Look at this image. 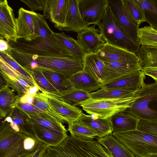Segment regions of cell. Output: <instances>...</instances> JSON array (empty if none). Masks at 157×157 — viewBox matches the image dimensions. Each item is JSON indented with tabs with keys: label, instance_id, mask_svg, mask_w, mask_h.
Returning a JSON list of instances; mask_svg holds the SVG:
<instances>
[{
	"label": "cell",
	"instance_id": "6da1fadb",
	"mask_svg": "<svg viewBox=\"0 0 157 157\" xmlns=\"http://www.w3.org/2000/svg\"><path fill=\"white\" fill-rule=\"evenodd\" d=\"M39 24V36L30 41L18 39L16 42H10L9 43L11 48L18 52L40 56H72L54 36V32L50 29L45 18L40 14Z\"/></svg>",
	"mask_w": 157,
	"mask_h": 157
},
{
	"label": "cell",
	"instance_id": "7a4b0ae2",
	"mask_svg": "<svg viewBox=\"0 0 157 157\" xmlns=\"http://www.w3.org/2000/svg\"><path fill=\"white\" fill-rule=\"evenodd\" d=\"M42 157H113L97 140L75 138L71 135L56 147H49Z\"/></svg>",
	"mask_w": 157,
	"mask_h": 157
},
{
	"label": "cell",
	"instance_id": "3957f363",
	"mask_svg": "<svg viewBox=\"0 0 157 157\" xmlns=\"http://www.w3.org/2000/svg\"><path fill=\"white\" fill-rule=\"evenodd\" d=\"M21 56L26 65L32 62L37 65L38 67L55 71L68 78L82 71L84 67L83 58L72 56H40L22 52Z\"/></svg>",
	"mask_w": 157,
	"mask_h": 157
},
{
	"label": "cell",
	"instance_id": "277c9868",
	"mask_svg": "<svg viewBox=\"0 0 157 157\" xmlns=\"http://www.w3.org/2000/svg\"><path fill=\"white\" fill-rule=\"evenodd\" d=\"M136 94L138 98L125 110L140 120L157 121V84H145Z\"/></svg>",
	"mask_w": 157,
	"mask_h": 157
},
{
	"label": "cell",
	"instance_id": "5b68a950",
	"mask_svg": "<svg viewBox=\"0 0 157 157\" xmlns=\"http://www.w3.org/2000/svg\"><path fill=\"white\" fill-rule=\"evenodd\" d=\"M113 135L136 157L157 155V136L137 129L114 132Z\"/></svg>",
	"mask_w": 157,
	"mask_h": 157
},
{
	"label": "cell",
	"instance_id": "8992f818",
	"mask_svg": "<svg viewBox=\"0 0 157 157\" xmlns=\"http://www.w3.org/2000/svg\"><path fill=\"white\" fill-rule=\"evenodd\" d=\"M97 25L106 43L136 54L140 45L126 36L116 23L109 6L101 22Z\"/></svg>",
	"mask_w": 157,
	"mask_h": 157
},
{
	"label": "cell",
	"instance_id": "52a82bcc",
	"mask_svg": "<svg viewBox=\"0 0 157 157\" xmlns=\"http://www.w3.org/2000/svg\"><path fill=\"white\" fill-rule=\"evenodd\" d=\"M137 98L138 96L135 94L133 97L122 98H90L80 106L88 114L101 118L107 119L129 107Z\"/></svg>",
	"mask_w": 157,
	"mask_h": 157
},
{
	"label": "cell",
	"instance_id": "ba28073f",
	"mask_svg": "<svg viewBox=\"0 0 157 157\" xmlns=\"http://www.w3.org/2000/svg\"><path fill=\"white\" fill-rule=\"evenodd\" d=\"M83 71L102 85L123 76L106 65L96 53L86 54L83 58Z\"/></svg>",
	"mask_w": 157,
	"mask_h": 157
},
{
	"label": "cell",
	"instance_id": "9c48e42d",
	"mask_svg": "<svg viewBox=\"0 0 157 157\" xmlns=\"http://www.w3.org/2000/svg\"><path fill=\"white\" fill-rule=\"evenodd\" d=\"M107 5L119 27L128 37L140 45L138 36L139 25L128 14L123 0H107Z\"/></svg>",
	"mask_w": 157,
	"mask_h": 157
},
{
	"label": "cell",
	"instance_id": "30bf717a",
	"mask_svg": "<svg viewBox=\"0 0 157 157\" xmlns=\"http://www.w3.org/2000/svg\"><path fill=\"white\" fill-rule=\"evenodd\" d=\"M16 18L17 39L30 41L40 36V14L20 8Z\"/></svg>",
	"mask_w": 157,
	"mask_h": 157
},
{
	"label": "cell",
	"instance_id": "8fae6325",
	"mask_svg": "<svg viewBox=\"0 0 157 157\" xmlns=\"http://www.w3.org/2000/svg\"><path fill=\"white\" fill-rule=\"evenodd\" d=\"M50 106L64 119L68 124L78 121L83 112L79 108L63 101L61 97L39 88Z\"/></svg>",
	"mask_w": 157,
	"mask_h": 157
},
{
	"label": "cell",
	"instance_id": "7c38bea8",
	"mask_svg": "<svg viewBox=\"0 0 157 157\" xmlns=\"http://www.w3.org/2000/svg\"><path fill=\"white\" fill-rule=\"evenodd\" d=\"M0 39L8 43L17 39L16 18L6 0H0Z\"/></svg>",
	"mask_w": 157,
	"mask_h": 157
},
{
	"label": "cell",
	"instance_id": "4fadbf2b",
	"mask_svg": "<svg viewBox=\"0 0 157 157\" xmlns=\"http://www.w3.org/2000/svg\"><path fill=\"white\" fill-rule=\"evenodd\" d=\"M78 3L82 18L90 25L101 22L107 6V0H78Z\"/></svg>",
	"mask_w": 157,
	"mask_h": 157
},
{
	"label": "cell",
	"instance_id": "5bb4252c",
	"mask_svg": "<svg viewBox=\"0 0 157 157\" xmlns=\"http://www.w3.org/2000/svg\"><path fill=\"white\" fill-rule=\"evenodd\" d=\"M94 25L77 33V41L86 54L96 53L106 42Z\"/></svg>",
	"mask_w": 157,
	"mask_h": 157
},
{
	"label": "cell",
	"instance_id": "9a60e30c",
	"mask_svg": "<svg viewBox=\"0 0 157 157\" xmlns=\"http://www.w3.org/2000/svg\"><path fill=\"white\" fill-rule=\"evenodd\" d=\"M103 62L116 61L132 64L140 63L136 55L106 43L96 53Z\"/></svg>",
	"mask_w": 157,
	"mask_h": 157
},
{
	"label": "cell",
	"instance_id": "2e32d148",
	"mask_svg": "<svg viewBox=\"0 0 157 157\" xmlns=\"http://www.w3.org/2000/svg\"><path fill=\"white\" fill-rule=\"evenodd\" d=\"M68 0H48V5L43 16L54 24L60 31L66 27V18Z\"/></svg>",
	"mask_w": 157,
	"mask_h": 157
},
{
	"label": "cell",
	"instance_id": "e0dca14e",
	"mask_svg": "<svg viewBox=\"0 0 157 157\" xmlns=\"http://www.w3.org/2000/svg\"><path fill=\"white\" fill-rule=\"evenodd\" d=\"M145 75L142 70H139L114 81L104 84L102 88L137 91L145 84Z\"/></svg>",
	"mask_w": 157,
	"mask_h": 157
},
{
	"label": "cell",
	"instance_id": "ac0fdd59",
	"mask_svg": "<svg viewBox=\"0 0 157 157\" xmlns=\"http://www.w3.org/2000/svg\"><path fill=\"white\" fill-rule=\"evenodd\" d=\"M4 121L8 123L14 131L34 136L29 117L24 111L15 107Z\"/></svg>",
	"mask_w": 157,
	"mask_h": 157
},
{
	"label": "cell",
	"instance_id": "d6986e66",
	"mask_svg": "<svg viewBox=\"0 0 157 157\" xmlns=\"http://www.w3.org/2000/svg\"><path fill=\"white\" fill-rule=\"evenodd\" d=\"M33 133L38 141L49 147H56L67 138V133L48 129L37 124H30Z\"/></svg>",
	"mask_w": 157,
	"mask_h": 157
},
{
	"label": "cell",
	"instance_id": "ffe728a7",
	"mask_svg": "<svg viewBox=\"0 0 157 157\" xmlns=\"http://www.w3.org/2000/svg\"><path fill=\"white\" fill-rule=\"evenodd\" d=\"M78 121L96 133L98 138H102L113 133L110 117L95 118L82 112Z\"/></svg>",
	"mask_w": 157,
	"mask_h": 157
},
{
	"label": "cell",
	"instance_id": "44dd1931",
	"mask_svg": "<svg viewBox=\"0 0 157 157\" xmlns=\"http://www.w3.org/2000/svg\"><path fill=\"white\" fill-rule=\"evenodd\" d=\"M66 27L63 31L78 33L89 27L90 25L82 18L79 10L78 0H68L66 18Z\"/></svg>",
	"mask_w": 157,
	"mask_h": 157
},
{
	"label": "cell",
	"instance_id": "7402d4cb",
	"mask_svg": "<svg viewBox=\"0 0 157 157\" xmlns=\"http://www.w3.org/2000/svg\"><path fill=\"white\" fill-rule=\"evenodd\" d=\"M110 119L113 132L137 129L140 121L125 110L114 114Z\"/></svg>",
	"mask_w": 157,
	"mask_h": 157
},
{
	"label": "cell",
	"instance_id": "603a6c76",
	"mask_svg": "<svg viewBox=\"0 0 157 157\" xmlns=\"http://www.w3.org/2000/svg\"><path fill=\"white\" fill-rule=\"evenodd\" d=\"M24 111L29 117L30 124H37L48 129L63 133L67 132L62 122L47 113Z\"/></svg>",
	"mask_w": 157,
	"mask_h": 157
},
{
	"label": "cell",
	"instance_id": "cb8c5ba5",
	"mask_svg": "<svg viewBox=\"0 0 157 157\" xmlns=\"http://www.w3.org/2000/svg\"><path fill=\"white\" fill-rule=\"evenodd\" d=\"M97 139L98 142L107 149L113 157H136L113 133Z\"/></svg>",
	"mask_w": 157,
	"mask_h": 157
},
{
	"label": "cell",
	"instance_id": "d4e9b609",
	"mask_svg": "<svg viewBox=\"0 0 157 157\" xmlns=\"http://www.w3.org/2000/svg\"><path fill=\"white\" fill-rule=\"evenodd\" d=\"M24 94L17 93L16 95L13 91L8 87L0 89V117L5 118L16 107L18 101Z\"/></svg>",
	"mask_w": 157,
	"mask_h": 157
},
{
	"label": "cell",
	"instance_id": "484cf974",
	"mask_svg": "<svg viewBox=\"0 0 157 157\" xmlns=\"http://www.w3.org/2000/svg\"><path fill=\"white\" fill-rule=\"evenodd\" d=\"M72 87L90 93L102 88V84L83 71L69 78Z\"/></svg>",
	"mask_w": 157,
	"mask_h": 157
},
{
	"label": "cell",
	"instance_id": "4316f807",
	"mask_svg": "<svg viewBox=\"0 0 157 157\" xmlns=\"http://www.w3.org/2000/svg\"><path fill=\"white\" fill-rule=\"evenodd\" d=\"M38 68L45 77L60 94L72 87L69 78L64 76L48 69Z\"/></svg>",
	"mask_w": 157,
	"mask_h": 157
},
{
	"label": "cell",
	"instance_id": "83f0119b",
	"mask_svg": "<svg viewBox=\"0 0 157 157\" xmlns=\"http://www.w3.org/2000/svg\"><path fill=\"white\" fill-rule=\"evenodd\" d=\"M137 91L102 88L90 94L93 99H118L133 97Z\"/></svg>",
	"mask_w": 157,
	"mask_h": 157
},
{
	"label": "cell",
	"instance_id": "f1b7e54d",
	"mask_svg": "<svg viewBox=\"0 0 157 157\" xmlns=\"http://www.w3.org/2000/svg\"><path fill=\"white\" fill-rule=\"evenodd\" d=\"M54 36L58 40L72 56L84 58L86 55L76 40L63 32H54Z\"/></svg>",
	"mask_w": 157,
	"mask_h": 157
},
{
	"label": "cell",
	"instance_id": "f546056e",
	"mask_svg": "<svg viewBox=\"0 0 157 157\" xmlns=\"http://www.w3.org/2000/svg\"><path fill=\"white\" fill-rule=\"evenodd\" d=\"M90 94L72 87L62 93L60 96L66 102L76 106L90 99Z\"/></svg>",
	"mask_w": 157,
	"mask_h": 157
},
{
	"label": "cell",
	"instance_id": "4dcf8cb0",
	"mask_svg": "<svg viewBox=\"0 0 157 157\" xmlns=\"http://www.w3.org/2000/svg\"><path fill=\"white\" fill-rule=\"evenodd\" d=\"M136 54L139 59L141 70L157 68V48L141 46Z\"/></svg>",
	"mask_w": 157,
	"mask_h": 157
},
{
	"label": "cell",
	"instance_id": "1f68e13d",
	"mask_svg": "<svg viewBox=\"0 0 157 157\" xmlns=\"http://www.w3.org/2000/svg\"><path fill=\"white\" fill-rule=\"evenodd\" d=\"M67 130L71 135L78 139L93 140L97 136V134L79 121L69 124Z\"/></svg>",
	"mask_w": 157,
	"mask_h": 157
},
{
	"label": "cell",
	"instance_id": "d6a6232c",
	"mask_svg": "<svg viewBox=\"0 0 157 157\" xmlns=\"http://www.w3.org/2000/svg\"><path fill=\"white\" fill-rule=\"evenodd\" d=\"M144 10L146 22L157 31V8L151 0H134Z\"/></svg>",
	"mask_w": 157,
	"mask_h": 157
},
{
	"label": "cell",
	"instance_id": "836d02e7",
	"mask_svg": "<svg viewBox=\"0 0 157 157\" xmlns=\"http://www.w3.org/2000/svg\"><path fill=\"white\" fill-rule=\"evenodd\" d=\"M138 36L140 45L157 48V31L150 26L139 28Z\"/></svg>",
	"mask_w": 157,
	"mask_h": 157
},
{
	"label": "cell",
	"instance_id": "e575fe53",
	"mask_svg": "<svg viewBox=\"0 0 157 157\" xmlns=\"http://www.w3.org/2000/svg\"><path fill=\"white\" fill-rule=\"evenodd\" d=\"M32 104L62 123L66 122L64 118L50 106L45 98L39 90L33 97Z\"/></svg>",
	"mask_w": 157,
	"mask_h": 157
},
{
	"label": "cell",
	"instance_id": "d590c367",
	"mask_svg": "<svg viewBox=\"0 0 157 157\" xmlns=\"http://www.w3.org/2000/svg\"><path fill=\"white\" fill-rule=\"evenodd\" d=\"M126 10L133 21L140 25L146 22L144 10L134 0H123Z\"/></svg>",
	"mask_w": 157,
	"mask_h": 157
},
{
	"label": "cell",
	"instance_id": "8d00e7d4",
	"mask_svg": "<svg viewBox=\"0 0 157 157\" xmlns=\"http://www.w3.org/2000/svg\"><path fill=\"white\" fill-rule=\"evenodd\" d=\"M30 73L35 83L40 89L60 96V94L45 77L39 68L32 70Z\"/></svg>",
	"mask_w": 157,
	"mask_h": 157
},
{
	"label": "cell",
	"instance_id": "74e56055",
	"mask_svg": "<svg viewBox=\"0 0 157 157\" xmlns=\"http://www.w3.org/2000/svg\"><path fill=\"white\" fill-rule=\"evenodd\" d=\"M104 62L106 65L123 76L141 70L140 63L132 64L116 61Z\"/></svg>",
	"mask_w": 157,
	"mask_h": 157
},
{
	"label": "cell",
	"instance_id": "f35d334b",
	"mask_svg": "<svg viewBox=\"0 0 157 157\" xmlns=\"http://www.w3.org/2000/svg\"><path fill=\"white\" fill-rule=\"evenodd\" d=\"M5 79L7 86L12 88L16 90L17 93L23 94H27L31 87L22 79H17L9 76L3 72L0 71V74Z\"/></svg>",
	"mask_w": 157,
	"mask_h": 157
},
{
	"label": "cell",
	"instance_id": "ab89813d",
	"mask_svg": "<svg viewBox=\"0 0 157 157\" xmlns=\"http://www.w3.org/2000/svg\"><path fill=\"white\" fill-rule=\"evenodd\" d=\"M0 57L13 69L30 81L35 83L29 71L20 65L6 52L0 51Z\"/></svg>",
	"mask_w": 157,
	"mask_h": 157
},
{
	"label": "cell",
	"instance_id": "60d3db41",
	"mask_svg": "<svg viewBox=\"0 0 157 157\" xmlns=\"http://www.w3.org/2000/svg\"><path fill=\"white\" fill-rule=\"evenodd\" d=\"M25 138L12 147L0 153V157H20L31 153L24 148V140Z\"/></svg>",
	"mask_w": 157,
	"mask_h": 157
},
{
	"label": "cell",
	"instance_id": "b9f144b4",
	"mask_svg": "<svg viewBox=\"0 0 157 157\" xmlns=\"http://www.w3.org/2000/svg\"><path fill=\"white\" fill-rule=\"evenodd\" d=\"M137 129L157 136V121L140 120Z\"/></svg>",
	"mask_w": 157,
	"mask_h": 157
},
{
	"label": "cell",
	"instance_id": "7bdbcfd3",
	"mask_svg": "<svg viewBox=\"0 0 157 157\" xmlns=\"http://www.w3.org/2000/svg\"><path fill=\"white\" fill-rule=\"evenodd\" d=\"M32 10H39L44 12L48 5V0H20Z\"/></svg>",
	"mask_w": 157,
	"mask_h": 157
},
{
	"label": "cell",
	"instance_id": "ee69618b",
	"mask_svg": "<svg viewBox=\"0 0 157 157\" xmlns=\"http://www.w3.org/2000/svg\"><path fill=\"white\" fill-rule=\"evenodd\" d=\"M15 107L27 112L36 113L44 112L33 104L22 103L20 101V99L18 101Z\"/></svg>",
	"mask_w": 157,
	"mask_h": 157
},
{
	"label": "cell",
	"instance_id": "f6af8a7d",
	"mask_svg": "<svg viewBox=\"0 0 157 157\" xmlns=\"http://www.w3.org/2000/svg\"><path fill=\"white\" fill-rule=\"evenodd\" d=\"M145 75L152 78L157 84V68L148 67L142 69Z\"/></svg>",
	"mask_w": 157,
	"mask_h": 157
},
{
	"label": "cell",
	"instance_id": "bcb514c9",
	"mask_svg": "<svg viewBox=\"0 0 157 157\" xmlns=\"http://www.w3.org/2000/svg\"><path fill=\"white\" fill-rule=\"evenodd\" d=\"M48 147L46 145L39 142L38 147L32 157H42Z\"/></svg>",
	"mask_w": 157,
	"mask_h": 157
},
{
	"label": "cell",
	"instance_id": "7dc6e473",
	"mask_svg": "<svg viewBox=\"0 0 157 157\" xmlns=\"http://www.w3.org/2000/svg\"><path fill=\"white\" fill-rule=\"evenodd\" d=\"M10 48L9 43L6 40L0 39V51H8Z\"/></svg>",
	"mask_w": 157,
	"mask_h": 157
},
{
	"label": "cell",
	"instance_id": "c3c4849f",
	"mask_svg": "<svg viewBox=\"0 0 157 157\" xmlns=\"http://www.w3.org/2000/svg\"><path fill=\"white\" fill-rule=\"evenodd\" d=\"M39 90V87L36 84L34 87H31L29 89L27 94L31 97H33Z\"/></svg>",
	"mask_w": 157,
	"mask_h": 157
},
{
	"label": "cell",
	"instance_id": "681fc988",
	"mask_svg": "<svg viewBox=\"0 0 157 157\" xmlns=\"http://www.w3.org/2000/svg\"><path fill=\"white\" fill-rule=\"evenodd\" d=\"M0 89L7 86L6 81L2 75L0 74Z\"/></svg>",
	"mask_w": 157,
	"mask_h": 157
},
{
	"label": "cell",
	"instance_id": "f907efd6",
	"mask_svg": "<svg viewBox=\"0 0 157 157\" xmlns=\"http://www.w3.org/2000/svg\"><path fill=\"white\" fill-rule=\"evenodd\" d=\"M35 152L31 153L29 154L24 155L20 157H32L34 154Z\"/></svg>",
	"mask_w": 157,
	"mask_h": 157
},
{
	"label": "cell",
	"instance_id": "816d5d0a",
	"mask_svg": "<svg viewBox=\"0 0 157 157\" xmlns=\"http://www.w3.org/2000/svg\"><path fill=\"white\" fill-rule=\"evenodd\" d=\"M152 2L157 8V0H151Z\"/></svg>",
	"mask_w": 157,
	"mask_h": 157
},
{
	"label": "cell",
	"instance_id": "f5cc1de1",
	"mask_svg": "<svg viewBox=\"0 0 157 157\" xmlns=\"http://www.w3.org/2000/svg\"><path fill=\"white\" fill-rule=\"evenodd\" d=\"M147 157H157V155H152Z\"/></svg>",
	"mask_w": 157,
	"mask_h": 157
}]
</instances>
